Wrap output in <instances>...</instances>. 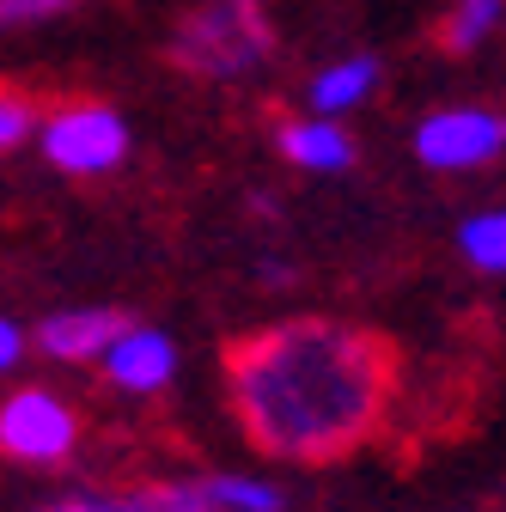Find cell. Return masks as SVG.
<instances>
[{"mask_svg":"<svg viewBox=\"0 0 506 512\" xmlns=\"http://www.w3.org/2000/svg\"><path fill=\"white\" fill-rule=\"evenodd\" d=\"M226 391L263 458L336 464L372 439L397 391V348L378 330L299 317L226 342Z\"/></svg>","mask_w":506,"mask_h":512,"instance_id":"cell-1","label":"cell"},{"mask_svg":"<svg viewBox=\"0 0 506 512\" xmlns=\"http://www.w3.org/2000/svg\"><path fill=\"white\" fill-rule=\"evenodd\" d=\"M269 49H275V25L263 13V0H208V7H196L171 37L177 68L208 74V80L250 74L257 61H269Z\"/></svg>","mask_w":506,"mask_h":512,"instance_id":"cell-2","label":"cell"},{"mask_svg":"<svg viewBox=\"0 0 506 512\" xmlns=\"http://www.w3.org/2000/svg\"><path fill=\"white\" fill-rule=\"evenodd\" d=\"M37 141H43L49 165L74 171V177H98L129 159V122L110 104H61L55 116H43Z\"/></svg>","mask_w":506,"mask_h":512,"instance_id":"cell-3","label":"cell"},{"mask_svg":"<svg viewBox=\"0 0 506 512\" xmlns=\"http://www.w3.org/2000/svg\"><path fill=\"white\" fill-rule=\"evenodd\" d=\"M80 445V415L74 403H61L55 391H13L0 403V458H19V464H61L74 458Z\"/></svg>","mask_w":506,"mask_h":512,"instance_id":"cell-4","label":"cell"},{"mask_svg":"<svg viewBox=\"0 0 506 512\" xmlns=\"http://www.w3.org/2000/svg\"><path fill=\"white\" fill-rule=\"evenodd\" d=\"M494 153H506V116L494 110H433L415 128V159L433 171H470Z\"/></svg>","mask_w":506,"mask_h":512,"instance_id":"cell-5","label":"cell"},{"mask_svg":"<svg viewBox=\"0 0 506 512\" xmlns=\"http://www.w3.org/2000/svg\"><path fill=\"white\" fill-rule=\"evenodd\" d=\"M98 360H104V372H110L116 391H135V397L165 391L171 372H177V348H171V336L141 330V324H129V330H122V336H116Z\"/></svg>","mask_w":506,"mask_h":512,"instance_id":"cell-6","label":"cell"},{"mask_svg":"<svg viewBox=\"0 0 506 512\" xmlns=\"http://www.w3.org/2000/svg\"><path fill=\"white\" fill-rule=\"evenodd\" d=\"M122 330H129V317L122 311H61V317H43V330H37V348L55 354V360H68V366H86L98 360Z\"/></svg>","mask_w":506,"mask_h":512,"instance_id":"cell-7","label":"cell"},{"mask_svg":"<svg viewBox=\"0 0 506 512\" xmlns=\"http://www.w3.org/2000/svg\"><path fill=\"white\" fill-rule=\"evenodd\" d=\"M281 153L305 171H348L354 165V141L336 122H287L281 128Z\"/></svg>","mask_w":506,"mask_h":512,"instance_id":"cell-8","label":"cell"},{"mask_svg":"<svg viewBox=\"0 0 506 512\" xmlns=\"http://www.w3.org/2000/svg\"><path fill=\"white\" fill-rule=\"evenodd\" d=\"M372 86H378V61H372V55L330 61V68L311 80V110H318V116H342V110H354Z\"/></svg>","mask_w":506,"mask_h":512,"instance_id":"cell-9","label":"cell"},{"mask_svg":"<svg viewBox=\"0 0 506 512\" xmlns=\"http://www.w3.org/2000/svg\"><path fill=\"white\" fill-rule=\"evenodd\" d=\"M458 250L482 275H506V208H488V214L464 220L458 226Z\"/></svg>","mask_w":506,"mask_h":512,"instance_id":"cell-10","label":"cell"},{"mask_svg":"<svg viewBox=\"0 0 506 512\" xmlns=\"http://www.w3.org/2000/svg\"><path fill=\"white\" fill-rule=\"evenodd\" d=\"M202 488L214 512H281V488L257 476H208Z\"/></svg>","mask_w":506,"mask_h":512,"instance_id":"cell-11","label":"cell"},{"mask_svg":"<svg viewBox=\"0 0 506 512\" xmlns=\"http://www.w3.org/2000/svg\"><path fill=\"white\" fill-rule=\"evenodd\" d=\"M500 13H506V0H458V7L446 13V31H439V43H446L452 55H470V49L494 31Z\"/></svg>","mask_w":506,"mask_h":512,"instance_id":"cell-12","label":"cell"},{"mask_svg":"<svg viewBox=\"0 0 506 512\" xmlns=\"http://www.w3.org/2000/svg\"><path fill=\"white\" fill-rule=\"evenodd\" d=\"M31 128H37V110H31L19 92H0V153H13Z\"/></svg>","mask_w":506,"mask_h":512,"instance_id":"cell-13","label":"cell"},{"mask_svg":"<svg viewBox=\"0 0 506 512\" xmlns=\"http://www.w3.org/2000/svg\"><path fill=\"white\" fill-rule=\"evenodd\" d=\"M68 7H80V0H0V31H7V25L55 19V13H68Z\"/></svg>","mask_w":506,"mask_h":512,"instance_id":"cell-14","label":"cell"},{"mask_svg":"<svg viewBox=\"0 0 506 512\" xmlns=\"http://www.w3.org/2000/svg\"><path fill=\"white\" fill-rule=\"evenodd\" d=\"M19 354H25V336H19V330L7 324V317H0V372H7V366H13Z\"/></svg>","mask_w":506,"mask_h":512,"instance_id":"cell-15","label":"cell"},{"mask_svg":"<svg viewBox=\"0 0 506 512\" xmlns=\"http://www.w3.org/2000/svg\"><path fill=\"white\" fill-rule=\"evenodd\" d=\"M43 512H129V506H104V500H61V506H43Z\"/></svg>","mask_w":506,"mask_h":512,"instance_id":"cell-16","label":"cell"}]
</instances>
